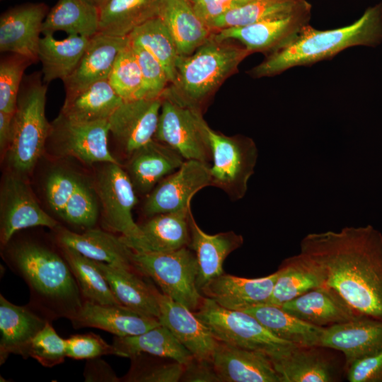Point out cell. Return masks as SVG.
Masks as SVG:
<instances>
[{"mask_svg":"<svg viewBox=\"0 0 382 382\" xmlns=\"http://www.w3.org/2000/svg\"><path fill=\"white\" fill-rule=\"evenodd\" d=\"M301 253L323 268L326 284L360 316L382 320V233L371 225L309 233Z\"/></svg>","mask_w":382,"mask_h":382,"instance_id":"obj_1","label":"cell"},{"mask_svg":"<svg viewBox=\"0 0 382 382\" xmlns=\"http://www.w3.org/2000/svg\"><path fill=\"white\" fill-rule=\"evenodd\" d=\"M2 248L4 261L29 288L30 307L50 322L74 316L84 300L60 248L31 238Z\"/></svg>","mask_w":382,"mask_h":382,"instance_id":"obj_2","label":"cell"},{"mask_svg":"<svg viewBox=\"0 0 382 382\" xmlns=\"http://www.w3.org/2000/svg\"><path fill=\"white\" fill-rule=\"evenodd\" d=\"M382 42V3L366 9L350 25L318 30L309 24L284 47L273 52L250 71L253 77L273 76L287 69L330 59L354 46L376 47Z\"/></svg>","mask_w":382,"mask_h":382,"instance_id":"obj_3","label":"cell"},{"mask_svg":"<svg viewBox=\"0 0 382 382\" xmlns=\"http://www.w3.org/2000/svg\"><path fill=\"white\" fill-rule=\"evenodd\" d=\"M214 35V34H213ZM212 36L190 55H180L173 89L166 92L182 104L199 110L200 104L252 54L245 47Z\"/></svg>","mask_w":382,"mask_h":382,"instance_id":"obj_4","label":"cell"},{"mask_svg":"<svg viewBox=\"0 0 382 382\" xmlns=\"http://www.w3.org/2000/svg\"><path fill=\"white\" fill-rule=\"evenodd\" d=\"M47 91L42 72L28 76L21 86L5 156L11 171L23 176L34 168L46 147L51 129L45 116Z\"/></svg>","mask_w":382,"mask_h":382,"instance_id":"obj_5","label":"cell"},{"mask_svg":"<svg viewBox=\"0 0 382 382\" xmlns=\"http://www.w3.org/2000/svg\"><path fill=\"white\" fill-rule=\"evenodd\" d=\"M195 313L218 341L262 352L271 360L296 346L274 335L250 313L225 308L208 298Z\"/></svg>","mask_w":382,"mask_h":382,"instance_id":"obj_6","label":"cell"},{"mask_svg":"<svg viewBox=\"0 0 382 382\" xmlns=\"http://www.w3.org/2000/svg\"><path fill=\"white\" fill-rule=\"evenodd\" d=\"M132 263L143 277L161 289L162 294L195 312L204 296L197 285V262L190 247L161 253L133 251Z\"/></svg>","mask_w":382,"mask_h":382,"instance_id":"obj_7","label":"cell"},{"mask_svg":"<svg viewBox=\"0 0 382 382\" xmlns=\"http://www.w3.org/2000/svg\"><path fill=\"white\" fill-rule=\"evenodd\" d=\"M202 128L208 141L213 165L211 185L225 192L232 200L242 199L254 173L258 151L253 139L228 137L213 130L204 120Z\"/></svg>","mask_w":382,"mask_h":382,"instance_id":"obj_8","label":"cell"},{"mask_svg":"<svg viewBox=\"0 0 382 382\" xmlns=\"http://www.w3.org/2000/svg\"><path fill=\"white\" fill-rule=\"evenodd\" d=\"M162 98L154 139L173 149L185 160L209 164L212 153L200 110L185 105L165 92Z\"/></svg>","mask_w":382,"mask_h":382,"instance_id":"obj_9","label":"cell"},{"mask_svg":"<svg viewBox=\"0 0 382 382\" xmlns=\"http://www.w3.org/2000/svg\"><path fill=\"white\" fill-rule=\"evenodd\" d=\"M101 207L104 228L121 234L126 240L141 236L132 209L137 204V192L120 163H103L93 182Z\"/></svg>","mask_w":382,"mask_h":382,"instance_id":"obj_10","label":"cell"},{"mask_svg":"<svg viewBox=\"0 0 382 382\" xmlns=\"http://www.w3.org/2000/svg\"><path fill=\"white\" fill-rule=\"evenodd\" d=\"M109 134L108 120L76 122L59 114L51 122L46 145L59 158L73 157L88 165L120 163L108 149Z\"/></svg>","mask_w":382,"mask_h":382,"instance_id":"obj_11","label":"cell"},{"mask_svg":"<svg viewBox=\"0 0 382 382\" xmlns=\"http://www.w3.org/2000/svg\"><path fill=\"white\" fill-rule=\"evenodd\" d=\"M56 229L58 222L40 206L25 176L11 171L0 190V242L5 246L19 231L33 227Z\"/></svg>","mask_w":382,"mask_h":382,"instance_id":"obj_12","label":"cell"},{"mask_svg":"<svg viewBox=\"0 0 382 382\" xmlns=\"http://www.w3.org/2000/svg\"><path fill=\"white\" fill-rule=\"evenodd\" d=\"M311 5L309 2L297 10L277 18L252 24L223 28L214 33L219 41L237 40L251 53L275 52L291 42L309 23Z\"/></svg>","mask_w":382,"mask_h":382,"instance_id":"obj_13","label":"cell"},{"mask_svg":"<svg viewBox=\"0 0 382 382\" xmlns=\"http://www.w3.org/2000/svg\"><path fill=\"white\" fill-rule=\"evenodd\" d=\"M210 185L209 164L185 160L178 169L161 180L146 196L143 214L148 218L191 207L193 196Z\"/></svg>","mask_w":382,"mask_h":382,"instance_id":"obj_14","label":"cell"},{"mask_svg":"<svg viewBox=\"0 0 382 382\" xmlns=\"http://www.w3.org/2000/svg\"><path fill=\"white\" fill-rule=\"evenodd\" d=\"M162 100H124L108 118L110 133L127 158L154 139Z\"/></svg>","mask_w":382,"mask_h":382,"instance_id":"obj_15","label":"cell"},{"mask_svg":"<svg viewBox=\"0 0 382 382\" xmlns=\"http://www.w3.org/2000/svg\"><path fill=\"white\" fill-rule=\"evenodd\" d=\"M48 13L43 3L10 8L0 18V51L25 57L34 63L38 52L42 24Z\"/></svg>","mask_w":382,"mask_h":382,"instance_id":"obj_16","label":"cell"},{"mask_svg":"<svg viewBox=\"0 0 382 382\" xmlns=\"http://www.w3.org/2000/svg\"><path fill=\"white\" fill-rule=\"evenodd\" d=\"M329 349L320 345L296 346L271 361L281 382L339 381L345 367Z\"/></svg>","mask_w":382,"mask_h":382,"instance_id":"obj_17","label":"cell"},{"mask_svg":"<svg viewBox=\"0 0 382 382\" xmlns=\"http://www.w3.org/2000/svg\"><path fill=\"white\" fill-rule=\"evenodd\" d=\"M158 320L199 359L212 361L219 341L195 312L158 291Z\"/></svg>","mask_w":382,"mask_h":382,"instance_id":"obj_18","label":"cell"},{"mask_svg":"<svg viewBox=\"0 0 382 382\" xmlns=\"http://www.w3.org/2000/svg\"><path fill=\"white\" fill-rule=\"evenodd\" d=\"M191 207L148 217L139 224L141 236L122 241L134 252L161 253L189 247Z\"/></svg>","mask_w":382,"mask_h":382,"instance_id":"obj_19","label":"cell"},{"mask_svg":"<svg viewBox=\"0 0 382 382\" xmlns=\"http://www.w3.org/2000/svg\"><path fill=\"white\" fill-rule=\"evenodd\" d=\"M279 273L277 270L268 276L253 279L224 273L211 280L200 292L225 308L245 311L267 303Z\"/></svg>","mask_w":382,"mask_h":382,"instance_id":"obj_20","label":"cell"},{"mask_svg":"<svg viewBox=\"0 0 382 382\" xmlns=\"http://www.w3.org/2000/svg\"><path fill=\"white\" fill-rule=\"evenodd\" d=\"M69 320L75 329L95 328L117 337L140 335L161 325L158 318L123 305L99 304L86 300Z\"/></svg>","mask_w":382,"mask_h":382,"instance_id":"obj_21","label":"cell"},{"mask_svg":"<svg viewBox=\"0 0 382 382\" xmlns=\"http://www.w3.org/2000/svg\"><path fill=\"white\" fill-rule=\"evenodd\" d=\"M212 364L221 382H281L265 354L218 342Z\"/></svg>","mask_w":382,"mask_h":382,"instance_id":"obj_22","label":"cell"},{"mask_svg":"<svg viewBox=\"0 0 382 382\" xmlns=\"http://www.w3.org/2000/svg\"><path fill=\"white\" fill-rule=\"evenodd\" d=\"M185 161L173 149L154 139L127 158L125 170L137 194L146 196Z\"/></svg>","mask_w":382,"mask_h":382,"instance_id":"obj_23","label":"cell"},{"mask_svg":"<svg viewBox=\"0 0 382 382\" xmlns=\"http://www.w3.org/2000/svg\"><path fill=\"white\" fill-rule=\"evenodd\" d=\"M280 307L296 318L320 328L347 323L360 316L327 284L311 289Z\"/></svg>","mask_w":382,"mask_h":382,"instance_id":"obj_24","label":"cell"},{"mask_svg":"<svg viewBox=\"0 0 382 382\" xmlns=\"http://www.w3.org/2000/svg\"><path fill=\"white\" fill-rule=\"evenodd\" d=\"M129 41V37H115L101 33L91 37L78 65L63 81L66 95L108 79L119 53Z\"/></svg>","mask_w":382,"mask_h":382,"instance_id":"obj_25","label":"cell"},{"mask_svg":"<svg viewBox=\"0 0 382 382\" xmlns=\"http://www.w3.org/2000/svg\"><path fill=\"white\" fill-rule=\"evenodd\" d=\"M320 346L340 352L345 368L355 359L382 350V320L359 316L325 328Z\"/></svg>","mask_w":382,"mask_h":382,"instance_id":"obj_26","label":"cell"},{"mask_svg":"<svg viewBox=\"0 0 382 382\" xmlns=\"http://www.w3.org/2000/svg\"><path fill=\"white\" fill-rule=\"evenodd\" d=\"M190 243L197 262V285L199 291L213 279L224 274L223 264L227 256L243 243L241 235L233 231L214 235L205 233L190 213Z\"/></svg>","mask_w":382,"mask_h":382,"instance_id":"obj_27","label":"cell"},{"mask_svg":"<svg viewBox=\"0 0 382 382\" xmlns=\"http://www.w3.org/2000/svg\"><path fill=\"white\" fill-rule=\"evenodd\" d=\"M56 241L59 245L71 248L93 260L121 267H134L133 250L121 239L108 231L91 228L76 233L58 226Z\"/></svg>","mask_w":382,"mask_h":382,"instance_id":"obj_28","label":"cell"},{"mask_svg":"<svg viewBox=\"0 0 382 382\" xmlns=\"http://www.w3.org/2000/svg\"><path fill=\"white\" fill-rule=\"evenodd\" d=\"M94 262L122 305L158 319V291L146 283L134 267H121Z\"/></svg>","mask_w":382,"mask_h":382,"instance_id":"obj_29","label":"cell"},{"mask_svg":"<svg viewBox=\"0 0 382 382\" xmlns=\"http://www.w3.org/2000/svg\"><path fill=\"white\" fill-rule=\"evenodd\" d=\"M48 322L28 305L18 306L0 295V365L8 356H22L35 335Z\"/></svg>","mask_w":382,"mask_h":382,"instance_id":"obj_30","label":"cell"},{"mask_svg":"<svg viewBox=\"0 0 382 382\" xmlns=\"http://www.w3.org/2000/svg\"><path fill=\"white\" fill-rule=\"evenodd\" d=\"M170 33L180 55H190L214 34L189 0H161L159 15Z\"/></svg>","mask_w":382,"mask_h":382,"instance_id":"obj_31","label":"cell"},{"mask_svg":"<svg viewBox=\"0 0 382 382\" xmlns=\"http://www.w3.org/2000/svg\"><path fill=\"white\" fill-rule=\"evenodd\" d=\"M267 304L280 306L305 292L326 284L323 268L308 255L299 254L285 259Z\"/></svg>","mask_w":382,"mask_h":382,"instance_id":"obj_32","label":"cell"},{"mask_svg":"<svg viewBox=\"0 0 382 382\" xmlns=\"http://www.w3.org/2000/svg\"><path fill=\"white\" fill-rule=\"evenodd\" d=\"M123 101L108 80L104 79L66 95L59 115L76 122L108 120Z\"/></svg>","mask_w":382,"mask_h":382,"instance_id":"obj_33","label":"cell"},{"mask_svg":"<svg viewBox=\"0 0 382 382\" xmlns=\"http://www.w3.org/2000/svg\"><path fill=\"white\" fill-rule=\"evenodd\" d=\"M91 37L69 35L57 40L53 34H45L40 38L38 59L42 64L44 83L53 80H65L75 69L85 52Z\"/></svg>","mask_w":382,"mask_h":382,"instance_id":"obj_34","label":"cell"},{"mask_svg":"<svg viewBox=\"0 0 382 382\" xmlns=\"http://www.w3.org/2000/svg\"><path fill=\"white\" fill-rule=\"evenodd\" d=\"M161 0H106L99 8V33L128 37L137 27L158 16Z\"/></svg>","mask_w":382,"mask_h":382,"instance_id":"obj_35","label":"cell"},{"mask_svg":"<svg viewBox=\"0 0 382 382\" xmlns=\"http://www.w3.org/2000/svg\"><path fill=\"white\" fill-rule=\"evenodd\" d=\"M276 337L298 347L320 345L325 328L309 324L280 306L262 304L245 311Z\"/></svg>","mask_w":382,"mask_h":382,"instance_id":"obj_36","label":"cell"},{"mask_svg":"<svg viewBox=\"0 0 382 382\" xmlns=\"http://www.w3.org/2000/svg\"><path fill=\"white\" fill-rule=\"evenodd\" d=\"M112 345L122 357L130 358L139 354L173 359L185 364L193 356L165 326L158 325L137 335L115 337Z\"/></svg>","mask_w":382,"mask_h":382,"instance_id":"obj_37","label":"cell"},{"mask_svg":"<svg viewBox=\"0 0 382 382\" xmlns=\"http://www.w3.org/2000/svg\"><path fill=\"white\" fill-rule=\"evenodd\" d=\"M64 31L92 37L99 33V9L84 0H59L48 11L42 33Z\"/></svg>","mask_w":382,"mask_h":382,"instance_id":"obj_38","label":"cell"},{"mask_svg":"<svg viewBox=\"0 0 382 382\" xmlns=\"http://www.w3.org/2000/svg\"><path fill=\"white\" fill-rule=\"evenodd\" d=\"M58 244V243H57ZM79 285L83 300L99 304H120L94 260L58 244Z\"/></svg>","mask_w":382,"mask_h":382,"instance_id":"obj_39","label":"cell"},{"mask_svg":"<svg viewBox=\"0 0 382 382\" xmlns=\"http://www.w3.org/2000/svg\"><path fill=\"white\" fill-rule=\"evenodd\" d=\"M307 0H251L208 23L214 31L243 26L289 14L306 4Z\"/></svg>","mask_w":382,"mask_h":382,"instance_id":"obj_40","label":"cell"},{"mask_svg":"<svg viewBox=\"0 0 382 382\" xmlns=\"http://www.w3.org/2000/svg\"><path fill=\"white\" fill-rule=\"evenodd\" d=\"M154 55L163 66L169 82L176 79V63L180 56L175 41L159 16L154 17L134 29L128 36Z\"/></svg>","mask_w":382,"mask_h":382,"instance_id":"obj_41","label":"cell"},{"mask_svg":"<svg viewBox=\"0 0 382 382\" xmlns=\"http://www.w3.org/2000/svg\"><path fill=\"white\" fill-rule=\"evenodd\" d=\"M108 80L125 101L146 98L140 67L130 41L119 53Z\"/></svg>","mask_w":382,"mask_h":382,"instance_id":"obj_42","label":"cell"},{"mask_svg":"<svg viewBox=\"0 0 382 382\" xmlns=\"http://www.w3.org/2000/svg\"><path fill=\"white\" fill-rule=\"evenodd\" d=\"M131 366L121 381L178 382L184 365L171 359L139 354L129 358Z\"/></svg>","mask_w":382,"mask_h":382,"instance_id":"obj_43","label":"cell"},{"mask_svg":"<svg viewBox=\"0 0 382 382\" xmlns=\"http://www.w3.org/2000/svg\"><path fill=\"white\" fill-rule=\"evenodd\" d=\"M98 202L94 184L81 176L77 187L66 204L61 219L86 230L93 228L99 215Z\"/></svg>","mask_w":382,"mask_h":382,"instance_id":"obj_44","label":"cell"},{"mask_svg":"<svg viewBox=\"0 0 382 382\" xmlns=\"http://www.w3.org/2000/svg\"><path fill=\"white\" fill-rule=\"evenodd\" d=\"M34 63L20 54L10 53L0 62V111L13 114L25 70Z\"/></svg>","mask_w":382,"mask_h":382,"instance_id":"obj_45","label":"cell"},{"mask_svg":"<svg viewBox=\"0 0 382 382\" xmlns=\"http://www.w3.org/2000/svg\"><path fill=\"white\" fill-rule=\"evenodd\" d=\"M33 358L42 366L52 368L66 357V339L62 338L48 321L30 340L22 356Z\"/></svg>","mask_w":382,"mask_h":382,"instance_id":"obj_46","label":"cell"},{"mask_svg":"<svg viewBox=\"0 0 382 382\" xmlns=\"http://www.w3.org/2000/svg\"><path fill=\"white\" fill-rule=\"evenodd\" d=\"M81 176L65 166L54 167L46 175L44 183L46 201L51 211L60 219Z\"/></svg>","mask_w":382,"mask_h":382,"instance_id":"obj_47","label":"cell"},{"mask_svg":"<svg viewBox=\"0 0 382 382\" xmlns=\"http://www.w3.org/2000/svg\"><path fill=\"white\" fill-rule=\"evenodd\" d=\"M140 67L146 98L162 97L169 82L161 64L149 51L129 40Z\"/></svg>","mask_w":382,"mask_h":382,"instance_id":"obj_48","label":"cell"},{"mask_svg":"<svg viewBox=\"0 0 382 382\" xmlns=\"http://www.w3.org/2000/svg\"><path fill=\"white\" fill-rule=\"evenodd\" d=\"M66 357L74 359H91L103 355L122 357L113 345H109L93 332L74 335L66 339Z\"/></svg>","mask_w":382,"mask_h":382,"instance_id":"obj_49","label":"cell"},{"mask_svg":"<svg viewBox=\"0 0 382 382\" xmlns=\"http://www.w3.org/2000/svg\"><path fill=\"white\" fill-rule=\"evenodd\" d=\"M345 372L349 382H382V350L355 359Z\"/></svg>","mask_w":382,"mask_h":382,"instance_id":"obj_50","label":"cell"},{"mask_svg":"<svg viewBox=\"0 0 382 382\" xmlns=\"http://www.w3.org/2000/svg\"><path fill=\"white\" fill-rule=\"evenodd\" d=\"M198 16L207 24L213 19L251 0H189Z\"/></svg>","mask_w":382,"mask_h":382,"instance_id":"obj_51","label":"cell"},{"mask_svg":"<svg viewBox=\"0 0 382 382\" xmlns=\"http://www.w3.org/2000/svg\"><path fill=\"white\" fill-rule=\"evenodd\" d=\"M180 381L183 382H221L212 361L192 357L184 364Z\"/></svg>","mask_w":382,"mask_h":382,"instance_id":"obj_52","label":"cell"},{"mask_svg":"<svg viewBox=\"0 0 382 382\" xmlns=\"http://www.w3.org/2000/svg\"><path fill=\"white\" fill-rule=\"evenodd\" d=\"M83 376L86 382H119L118 378L110 366L100 357L88 359Z\"/></svg>","mask_w":382,"mask_h":382,"instance_id":"obj_53","label":"cell"},{"mask_svg":"<svg viewBox=\"0 0 382 382\" xmlns=\"http://www.w3.org/2000/svg\"><path fill=\"white\" fill-rule=\"evenodd\" d=\"M13 115L0 111V151L3 157H5L11 139Z\"/></svg>","mask_w":382,"mask_h":382,"instance_id":"obj_54","label":"cell"},{"mask_svg":"<svg viewBox=\"0 0 382 382\" xmlns=\"http://www.w3.org/2000/svg\"><path fill=\"white\" fill-rule=\"evenodd\" d=\"M85 1L99 8L106 0H84Z\"/></svg>","mask_w":382,"mask_h":382,"instance_id":"obj_55","label":"cell"}]
</instances>
